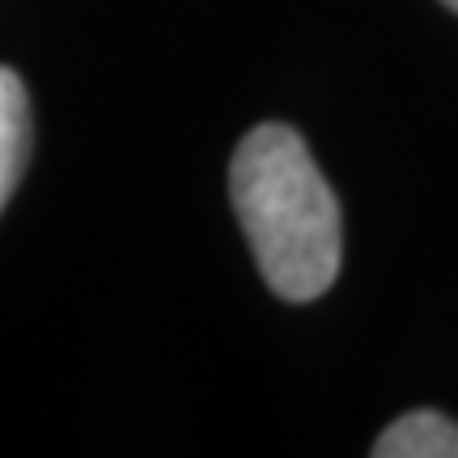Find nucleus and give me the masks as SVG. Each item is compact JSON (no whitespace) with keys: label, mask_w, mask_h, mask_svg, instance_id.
Wrapping results in <instances>:
<instances>
[{"label":"nucleus","mask_w":458,"mask_h":458,"mask_svg":"<svg viewBox=\"0 0 458 458\" xmlns=\"http://www.w3.org/2000/svg\"><path fill=\"white\" fill-rule=\"evenodd\" d=\"M229 199L263 284L284 301H314L340 276V199L289 123H259L229 162Z\"/></svg>","instance_id":"1"},{"label":"nucleus","mask_w":458,"mask_h":458,"mask_svg":"<svg viewBox=\"0 0 458 458\" xmlns=\"http://www.w3.org/2000/svg\"><path fill=\"white\" fill-rule=\"evenodd\" d=\"M30 157V94L13 68L0 64V213Z\"/></svg>","instance_id":"2"},{"label":"nucleus","mask_w":458,"mask_h":458,"mask_svg":"<svg viewBox=\"0 0 458 458\" xmlns=\"http://www.w3.org/2000/svg\"><path fill=\"white\" fill-rule=\"evenodd\" d=\"M377 458H458V425L433 408L408 411L374 442Z\"/></svg>","instance_id":"3"},{"label":"nucleus","mask_w":458,"mask_h":458,"mask_svg":"<svg viewBox=\"0 0 458 458\" xmlns=\"http://www.w3.org/2000/svg\"><path fill=\"white\" fill-rule=\"evenodd\" d=\"M442 4H445V9H454V13H458V0H442Z\"/></svg>","instance_id":"4"}]
</instances>
